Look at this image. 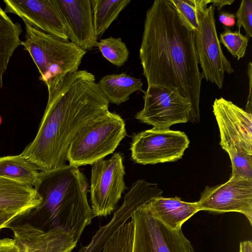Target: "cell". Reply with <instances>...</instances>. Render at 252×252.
Returning a JSON list of instances; mask_svg holds the SVG:
<instances>
[{"mask_svg": "<svg viewBox=\"0 0 252 252\" xmlns=\"http://www.w3.org/2000/svg\"><path fill=\"white\" fill-rule=\"evenodd\" d=\"M139 58L148 86L176 89L191 104L189 121L198 122L202 80L195 31L168 0H156L146 13Z\"/></svg>", "mask_w": 252, "mask_h": 252, "instance_id": "6da1fadb", "label": "cell"}, {"mask_svg": "<svg viewBox=\"0 0 252 252\" xmlns=\"http://www.w3.org/2000/svg\"><path fill=\"white\" fill-rule=\"evenodd\" d=\"M109 103L93 74L79 70L67 75L48 94L37 132L21 154L40 172L65 165L71 142L83 127L109 112Z\"/></svg>", "mask_w": 252, "mask_h": 252, "instance_id": "7a4b0ae2", "label": "cell"}, {"mask_svg": "<svg viewBox=\"0 0 252 252\" xmlns=\"http://www.w3.org/2000/svg\"><path fill=\"white\" fill-rule=\"evenodd\" d=\"M89 187L85 175L69 164L47 172L40 171L35 189L43 201L36 211L47 216L49 229L61 227L72 232L79 241L94 218L88 200Z\"/></svg>", "mask_w": 252, "mask_h": 252, "instance_id": "3957f363", "label": "cell"}, {"mask_svg": "<svg viewBox=\"0 0 252 252\" xmlns=\"http://www.w3.org/2000/svg\"><path fill=\"white\" fill-rule=\"evenodd\" d=\"M22 42L40 74L48 94L67 75L78 70L86 51L70 41L48 34L28 23Z\"/></svg>", "mask_w": 252, "mask_h": 252, "instance_id": "277c9868", "label": "cell"}, {"mask_svg": "<svg viewBox=\"0 0 252 252\" xmlns=\"http://www.w3.org/2000/svg\"><path fill=\"white\" fill-rule=\"evenodd\" d=\"M126 135L124 120L110 111L83 127L67 152L69 165H92L112 154Z\"/></svg>", "mask_w": 252, "mask_h": 252, "instance_id": "5b68a950", "label": "cell"}, {"mask_svg": "<svg viewBox=\"0 0 252 252\" xmlns=\"http://www.w3.org/2000/svg\"><path fill=\"white\" fill-rule=\"evenodd\" d=\"M147 203L139 207L130 218L131 252H195L182 229L173 230L166 226L152 215Z\"/></svg>", "mask_w": 252, "mask_h": 252, "instance_id": "8992f818", "label": "cell"}, {"mask_svg": "<svg viewBox=\"0 0 252 252\" xmlns=\"http://www.w3.org/2000/svg\"><path fill=\"white\" fill-rule=\"evenodd\" d=\"M125 174L124 156L120 153L92 165L90 191L94 217H106L114 210L127 189Z\"/></svg>", "mask_w": 252, "mask_h": 252, "instance_id": "52a82bcc", "label": "cell"}, {"mask_svg": "<svg viewBox=\"0 0 252 252\" xmlns=\"http://www.w3.org/2000/svg\"><path fill=\"white\" fill-rule=\"evenodd\" d=\"M130 150L132 159L143 165L176 161L189 147L186 134L169 128L152 129L133 133Z\"/></svg>", "mask_w": 252, "mask_h": 252, "instance_id": "ba28073f", "label": "cell"}, {"mask_svg": "<svg viewBox=\"0 0 252 252\" xmlns=\"http://www.w3.org/2000/svg\"><path fill=\"white\" fill-rule=\"evenodd\" d=\"M143 93L144 107L135 115L140 122L164 129L189 121L191 104L176 89L150 85Z\"/></svg>", "mask_w": 252, "mask_h": 252, "instance_id": "9c48e42d", "label": "cell"}, {"mask_svg": "<svg viewBox=\"0 0 252 252\" xmlns=\"http://www.w3.org/2000/svg\"><path fill=\"white\" fill-rule=\"evenodd\" d=\"M215 10V5L211 4L201 13L199 30L195 32V43L204 78L221 89L225 73L231 74L234 69L221 49L216 30Z\"/></svg>", "mask_w": 252, "mask_h": 252, "instance_id": "30bf717a", "label": "cell"}, {"mask_svg": "<svg viewBox=\"0 0 252 252\" xmlns=\"http://www.w3.org/2000/svg\"><path fill=\"white\" fill-rule=\"evenodd\" d=\"M197 202L199 211L242 213L252 225V180L230 177L223 184L206 186Z\"/></svg>", "mask_w": 252, "mask_h": 252, "instance_id": "8fae6325", "label": "cell"}, {"mask_svg": "<svg viewBox=\"0 0 252 252\" xmlns=\"http://www.w3.org/2000/svg\"><path fill=\"white\" fill-rule=\"evenodd\" d=\"M213 111L220 137V145L226 151L236 148L252 154V115L232 101L216 98Z\"/></svg>", "mask_w": 252, "mask_h": 252, "instance_id": "7c38bea8", "label": "cell"}, {"mask_svg": "<svg viewBox=\"0 0 252 252\" xmlns=\"http://www.w3.org/2000/svg\"><path fill=\"white\" fill-rule=\"evenodd\" d=\"M5 13L52 35L68 40V28L56 0H5Z\"/></svg>", "mask_w": 252, "mask_h": 252, "instance_id": "4fadbf2b", "label": "cell"}, {"mask_svg": "<svg viewBox=\"0 0 252 252\" xmlns=\"http://www.w3.org/2000/svg\"><path fill=\"white\" fill-rule=\"evenodd\" d=\"M155 197L154 191L148 184L142 180L135 182L111 220L100 226L90 242L82 247L78 252H102L106 243L124 223L130 219L134 212Z\"/></svg>", "mask_w": 252, "mask_h": 252, "instance_id": "5bb4252c", "label": "cell"}, {"mask_svg": "<svg viewBox=\"0 0 252 252\" xmlns=\"http://www.w3.org/2000/svg\"><path fill=\"white\" fill-rule=\"evenodd\" d=\"M8 228L23 252H71L78 243L72 232L61 227L44 230L26 222Z\"/></svg>", "mask_w": 252, "mask_h": 252, "instance_id": "9a60e30c", "label": "cell"}, {"mask_svg": "<svg viewBox=\"0 0 252 252\" xmlns=\"http://www.w3.org/2000/svg\"><path fill=\"white\" fill-rule=\"evenodd\" d=\"M66 22L69 39L82 50H91L98 42L92 0H56Z\"/></svg>", "mask_w": 252, "mask_h": 252, "instance_id": "2e32d148", "label": "cell"}, {"mask_svg": "<svg viewBox=\"0 0 252 252\" xmlns=\"http://www.w3.org/2000/svg\"><path fill=\"white\" fill-rule=\"evenodd\" d=\"M42 201L34 188L0 177V212L22 217L38 209Z\"/></svg>", "mask_w": 252, "mask_h": 252, "instance_id": "e0dca14e", "label": "cell"}, {"mask_svg": "<svg viewBox=\"0 0 252 252\" xmlns=\"http://www.w3.org/2000/svg\"><path fill=\"white\" fill-rule=\"evenodd\" d=\"M146 205L155 218L173 230L182 229L183 224L199 211L197 202H185L177 196L157 197Z\"/></svg>", "mask_w": 252, "mask_h": 252, "instance_id": "ac0fdd59", "label": "cell"}, {"mask_svg": "<svg viewBox=\"0 0 252 252\" xmlns=\"http://www.w3.org/2000/svg\"><path fill=\"white\" fill-rule=\"evenodd\" d=\"M97 84L109 103L116 105L128 100L130 95L135 92H144L141 79L125 73L106 75Z\"/></svg>", "mask_w": 252, "mask_h": 252, "instance_id": "d6986e66", "label": "cell"}, {"mask_svg": "<svg viewBox=\"0 0 252 252\" xmlns=\"http://www.w3.org/2000/svg\"><path fill=\"white\" fill-rule=\"evenodd\" d=\"M39 177L37 168L21 154L0 157V177L35 189Z\"/></svg>", "mask_w": 252, "mask_h": 252, "instance_id": "ffe728a7", "label": "cell"}, {"mask_svg": "<svg viewBox=\"0 0 252 252\" xmlns=\"http://www.w3.org/2000/svg\"><path fill=\"white\" fill-rule=\"evenodd\" d=\"M22 32L21 25L14 22L0 6V89L10 60L16 49L22 45Z\"/></svg>", "mask_w": 252, "mask_h": 252, "instance_id": "44dd1931", "label": "cell"}, {"mask_svg": "<svg viewBox=\"0 0 252 252\" xmlns=\"http://www.w3.org/2000/svg\"><path fill=\"white\" fill-rule=\"evenodd\" d=\"M130 2V0H92L97 37L101 36Z\"/></svg>", "mask_w": 252, "mask_h": 252, "instance_id": "7402d4cb", "label": "cell"}, {"mask_svg": "<svg viewBox=\"0 0 252 252\" xmlns=\"http://www.w3.org/2000/svg\"><path fill=\"white\" fill-rule=\"evenodd\" d=\"M181 18L195 32L199 30V18L211 0H168Z\"/></svg>", "mask_w": 252, "mask_h": 252, "instance_id": "603a6c76", "label": "cell"}, {"mask_svg": "<svg viewBox=\"0 0 252 252\" xmlns=\"http://www.w3.org/2000/svg\"><path fill=\"white\" fill-rule=\"evenodd\" d=\"M96 46L102 56L116 66H123L128 59V48L121 38L110 36L101 39Z\"/></svg>", "mask_w": 252, "mask_h": 252, "instance_id": "cb8c5ba5", "label": "cell"}, {"mask_svg": "<svg viewBox=\"0 0 252 252\" xmlns=\"http://www.w3.org/2000/svg\"><path fill=\"white\" fill-rule=\"evenodd\" d=\"M226 152L231 161L230 177L252 180V154L236 148H230Z\"/></svg>", "mask_w": 252, "mask_h": 252, "instance_id": "d4e9b609", "label": "cell"}, {"mask_svg": "<svg viewBox=\"0 0 252 252\" xmlns=\"http://www.w3.org/2000/svg\"><path fill=\"white\" fill-rule=\"evenodd\" d=\"M224 29V31L220 34V42L234 58L239 60L245 55L250 38L239 31H232L225 27Z\"/></svg>", "mask_w": 252, "mask_h": 252, "instance_id": "484cf974", "label": "cell"}, {"mask_svg": "<svg viewBox=\"0 0 252 252\" xmlns=\"http://www.w3.org/2000/svg\"><path fill=\"white\" fill-rule=\"evenodd\" d=\"M235 18L236 26L240 31L243 28L249 38L252 37V0H242L240 5L236 11Z\"/></svg>", "mask_w": 252, "mask_h": 252, "instance_id": "4316f807", "label": "cell"}, {"mask_svg": "<svg viewBox=\"0 0 252 252\" xmlns=\"http://www.w3.org/2000/svg\"><path fill=\"white\" fill-rule=\"evenodd\" d=\"M0 252H23L14 239H0Z\"/></svg>", "mask_w": 252, "mask_h": 252, "instance_id": "83f0119b", "label": "cell"}, {"mask_svg": "<svg viewBox=\"0 0 252 252\" xmlns=\"http://www.w3.org/2000/svg\"><path fill=\"white\" fill-rule=\"evenodd\" d=\"M21 217L17 214L0 212V234L4 228H8L16 220Z\"/></svg>", "mask_w": 252, "mask_h": 252, "instance_id": "f1b7e54d", "label": "cell"}, {"mask_svg": "<svg viewBox=\"0 0 252 252\" xmlns=\"http://www.w3.org/2000/svg\"><path fill=\"white\" fill-rule=\"evenodd\" d=\"M219 19L225 28L232 27L236 24L235 15L228 12H221L219 15Z\"/></svg>", "mask_w": 252, "mask_h": 252, "instance_id": "f546056e", "label": "cell"}, {"mask_svg": "<svg viewBox=\"0 0 252 252\" xmlns=\"http://www.w3.org/2000/svg\"><path fill=\"white\" fill-rule=\"evenodd\" d=\"M252 64L251 62H249L248 65V76L249 80V94L248 97V100L246 106V111L252 113Z\"/></svg>", "mask_w": 252, "mask_h": 252, "instance_id": "4dcf8cb0", "label": "cell"}, {"mask_svg": "<svg viewBox=\"0 0 252 252\" xmlns=\"http://www.w3.org/2000/svg\"><path fill=\"white\" fill-rule=\"evenodd\" d=\"M234 1V0H211V3L214 4L215 8L219 10L224 6L231 5Z\"/></svg>", "mask_w": 252, "mask_h": 252, "instance_id": "1f68e13d", "label": "cell"}, {"mask_svg": "<svg viewBox=\"0 0 252 252\" xmlns=\"http://www.w3.org/2000/svg\"><path fill=\"white\" fill-rule=\"evenodd\" d=\"M239 252H252V243L251 240L241 242L239 246Z\"/></svg>", "mask_w": 252, "mask_h": 252, "instance_id": "d6a6232c", "label": "cell"}, {"mask_svg": "<svg viewBox=\"0 0 252 252\" xmlns=\"http://www.w3.org/2000/svg\"><path fill=\"white\" fill-rule=\"evenodd\" d=\"M1 122H2V119H1V116H0V125L1 124Z\"/></svg>", "mask_w": 252, "mask_h": 252, "instance_id": "836d02e7", "label": "cell"}]
</instances>
